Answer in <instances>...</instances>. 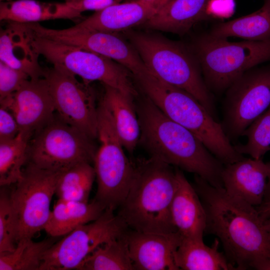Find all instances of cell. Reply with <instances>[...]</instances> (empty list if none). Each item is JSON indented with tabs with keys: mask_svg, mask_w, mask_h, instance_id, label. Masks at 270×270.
<instances>
[{
	"mask_svg": "<svg viewBox=\"0 0 270 270\" xmlns=\"http://www.w3.org/2000/svg\"><path fill=\"white\" fill-rule=\"evenodd\" d=\"M142 92L164 114L196 136L223 164L244 157L204 106L188 92L162 80L148 69L133 76Z\"/></svg>",
	"mask_w": 270,
	"mask_h": 270,
	"instance_id": "277c9868",
	"label": "cell"
},
{
	"mask_svg": "<svg viewBox=\"0 0 270 270\" xmlns=\"http://www.w3.org/2000/svg\"><path fill=\"white\" fill-rule=\"evenodd\" d=\"M209 0H170L143 26L147 28L183 34L206 17Z\"/></svg>",
	"mask_w": 270,
	"mask_h": 270,
	"instance_id": "ffe728a7",
	"label": "cell"
},
{
	"mask_svg": "<svg viewBox=\"0 0 270 270\" xmlns=\"http://www.w3.org/2000/svg\"><path fill=\"white\" fill-rule=\"evenodd\" d=\"M94 140L54 116L32 136L27 163L62 172L81 162H93L96 151Z\"/></svg>",
	"mask_w": 270,
	"mask_h": 270,
	"instance_id": "9c48e42d",
	"label": "cell"
},
{
	"mask_svg": "<svg viewBox=\"0 0 270 270\" xmlns=\"http://www.w3.org/2000/svg\"><path fill=\"white\" fill-rule=\"evenodd\" d=\"M65 2H68V3H74L78 2L80 0H64Z\"/></svg>",
	"mask_w": 270,
	"mask_h": 270,
	"instance_id": "b9f144b4",
	"label": "cell"
},
{
	"mask_svg": "<svg viewBox=\"0 0 270 270\" xmlns=\"http://www.w3.org/2000/svg\"><path fill=\"white\" fill-rule=\"evenodd\" d=\"M192 51L208 88L220 92L248 70L270 61V40L232 42L208 34L195 41Z\"/></svg>",
	"mask_w": 270,
	"mask_h": 270,
	"instance_id": "52a82bcc",
	"label": "cell"
},
{
	"mask_svg": "<svg viewBox=\"0 0 270 270\" xmlns=\"http://www.w3.org/2000/svg\"><path fill=\"white\" fill-rule=\"evenodd\" d=\"M206 214V228L222 244L236 270L251 268L270 256V239L256 208L195 175L193 185Z\"/></svg>",
	"mask_w": 270,
	"mask_h": 270,
	"instance_id": "6da1fadb",
	"label": "cell"
},
{
	"mask_svg": "<svg viewBox=\"0 0 270 270\" xmlns=\"http://www.w3.org/2000/svg\"><path fill=\"white\" fill-rule=\"evenodd\" d=\"M134 178L117 214L128 228L142 232H177L171 208L176 190V170L150 158L134 161Z\"/></svg>",
	"mask_w": 270,
	"mask_h": 270,
	"instance_id": "3957f363",
	"label": "cell"
},
{
	"mask_svg": "<svg viewBox=\"0 0 270 270\" xmlns=\"http://www.w3.org/2000/svg\"><path fill=\"white\" fill-rule=\"evenodd\" d=\"M270 106V66L254 67L226 90L221 124L230 140L242 136Z\"/></svg>",
	"mask_w": 270,
	"mask_h": 270,
	"instance_id": "7c38bea8",
	"label": "cell"
},
{
	"mask_svg": "<svg viewBox=\"0 0 270 270\" xmlns=\"http://www.w3.org/2000/svg\"><path fill=\"white\" fill-rule=\"evenodd\" d=\"M114 212L105 210L96 220L80 226L56 242L45 252L39 270H77L99 246L124 236L130 228Z\"/></svg>",
	"mask_w": 270,
	"mask_h": 270,
	"instance_id": "30bf717a",
	"label": "cell"
},
{
	"mask_svg": "<svg viewBox=\"0 0 270 270\" xmlns=\"http://www.w3.org/2000/svg\"><path fill=\"white\" fill-rule=\"evenodd\" d=\"M208 35L226 39L235 36L248 40H270V0H264L262 8L254 12L216 24Z\"/></svg>",
	"mask_w": 270,
	"mask_h": 270,
	"instance_id": "484cf974",
	"label": "cell"
},
{
	"mask_svg": "<svg viewBox=\"0 0 270 270\" xmlns=\"http://www.w3.org/2000/svg\"><path fill=\"white\" fill-rule=\"evenodd\" d=\"M138 98L134 104L140 128L139 142L150 157L194 173L213 186L223 187V164L202 142L146 96Z\"/></svg>",
	"mask_w": 270,
	"mask_h": 270,
	"instance_id": "7a4b0ae2",
	"label": "cell"
},
{
	"mask_svg": "<svg viewBox=\"0 0 270 270\" xmlns=\"http://www.w3.org/2000/svg\"><path fill=\"white\" fill-rule=\"evenodd\" d=\"M25 26L38 36L110 58L126 68L133 76L148 69L132 45L118 33L87 30L75 26L66 29H52L38 22L26 23Z\"/></svg>",
	"mask_w": 270,
	"mask_h": 270,
	"instance_id": "5bb4252c",
	"label": "cell"
},
{
	"mask_svg": "<svg viewBox=\"0 0 270 270\" xmlns=\"http://www.w3.org/2000/svg\"><path fill=\"white\" fill-rule=\"evenodd\" d=\"M80 16L81 13L66 2L14 0L0 3V20L8 22L32 23L59 18L73 20Z\"/></svg>",
	"mask_w": 270,
	"mask_h": 270,
	"instance_id": "44dd1931",
	"label": "cell"
},
{
	"mask_svg": "<svg viewBox=\"0 0 270 270\" xmlns=\"http://www.w3.org/2000/svg\"><path fill=\"white\" fill-rule=\"evenodd\" d=\"M14 0H0V2H8V1H12Z\"/></svg>",
	"mask_w": 270,
	"mask_h": 270,
	"instance_id": "7bdbcfd3",
	"label": "cell"
},
{
	"mask_svg": "<svg viewBox=\"0 0 270 270\" xmlns=\"http://www.w3.org/2000/svg\"><path fill=\"white\" fill-rule=\"evenodd\" d=\"M0 106L16 118L20 131L34 134L54 116L53 98L44 77L28 79L10 96L0 100Z\"/></svg>",
	"mask_w": 270,
	"mask_h": 270,
	"instance_id": "9a60e30c",
	"label": "cell"
},
{
	"mask_svg": "<svg viewBox=\"0 0 270 270\" xmlns=\"http://www.w3.org/2000/svg\"><path fill=\"white\" fill-rule=\"evenodd\" d=\"M100 146L93 163L97 182L94 200L114 210L124 200L134 176V161L125 154L112 116L101 98L98 106Z\"/></svg>",
	"mask_w": 270,
	"mask_h": 270,
	"instance_id": "ba28073f",
	"label": "cell"
},
{
	"mask_svg": "<svg viewBox=\"0 0 270 270\" xmlns=\"http://www.w3.org/2000/svg\"><path fill=\"white\" fill-rule=\"evenodd\" d=\"M57 238L38 242L32 238L20 240L14 251L0 254V270H39L42 256Z\"/></svg>",
	"mask_w": 270,
	"mask_h": 270,
	"instance_id": "f546056e",
	"label": "cell"
},
{
	"mask_svg": "<svg viewBox=\"0 0 270 270\" xmlns=\"http://www.w3.org/2000/svg\"><path fill=\"white\" fill-rule=\"evenodd\" d=\"M122 0H80L74 3H70L79 12L88 10L98 12L112 4L120 2Z\"/></svg>",
	"mask_w": 270,
	"mask_h": 270,
	"instance_id": "d590c367",
	"label": "cell"
},
{
	"mask_svg": "<svg viewBox=\"0 0 270 270\" xmlns=\"http://www.w3.org/2000/svg\"><path fill=\"white\" fill-rule=\"evenodd\" d=\"M19 126L12 114L0 108V141L14 138L20 132Z\"/></svg>",
	"mask_w": 270,
	"mask_h": 270,
	"instance_id": "e575fe53",
	"label": "cell"
},
{
	"mask_svg": "<svg viewBox=\"0 0 270 270\" xmlns=\"http://www.w3.org/2000/svg\"><path fill=\"white\" fill-rule=\"evenodd\" d=\"M38 54L23 33L9 22L0 34V61L27 74L30 79L43 77L44 68L38 63Z\"/></svg>",
	"mask_w": 270,
	"mask_h": 270,
	"instance_id": "cb8c5ba5",
	"label": "cell"
},
{
	"mask_svg": "<svg viewBox=\"0 0 270 270\" xmlns=\"http://www.w3.org/2000/svg\"><path fill=\"white\" fill-rule=\"evenodd\" d=\"M176 190L172 200L171 214L174 225L184 238L203 240L206 228V214L193 185L184 173L176 169Z\"/></svg>",
	"mask_w": 270,
	"mask_h": 270,
	"instance_id": "d6986e66",
	"label": "cell"
},
{
	"mask_svg": "<svg viewBox=\"0 0 270 270\" xmlns=\"http://www.w3.org/2000/svg\"><path fill=\"white\" fill-rule=\"evenodd\" d=\"M22 170L20 180L9 192L17 222L16 243L32 238L44 230L51 210L50 206L62 172L42 169L30 164Z\"/></svg>",
	"mask_w": 270,
	"mask_h": 270,
	"instance_id": "8fae6325",
	"label": "cell"
},
{
	"mask_svg": "<svg viewBox=\"0 0 270 270\" xmlns=\"http://www.w3.org/2000/svg\"><path fill=\"white\" fill-rule=\"evenodd\" d=\"M96 178L91 163H78L61 173L55 194L63 200L88 202Z\"/></svg>",
	"mask_w": 270,
	"mask_h": 270,
	"instance_id": "83f0119b",
	"label": "cell"
},
{
	"mask_svg": "<svg viewBox=\"0 0 270 270\" xmlns=\"http://www.w3.org/2000/svg\"><path fill=\"white\" fill-rule=\"evenodd\" d=\"M14 25L24 34L33 50L53 66L62 67L90 84L98 81L114 88L135 100L139 93L134 76L116 62L79 47L42 37L32 32L22 24Z\"/></svg>",
	"mask_w": 270,
	"mask_h": 270,
	"instance_id": "8992f818",
	"label": "cell"
},
{
	"mask_svg": "<svg viewBox=\"0 0 270 270\" xmlns=\"http://www.w3.org/2000/svg\"><path fill=\"white\" fill-rule=\"evenodd\" d=\"M102 99L106 106L124 148L132 153L140 141V128L134 100L119 90L102 84Z\"/></svg>",
	"mask_w": 270,
	"mask_h": 270,
	"instance_id": "7402d4cb",
	"label": "cell"
},
{
	"mask_svg": "<svg viewBox=\"0 0 270 270\" xmlns=\"http://www.w3.org/2000/svg\"><path fill=\"white\" fill-rule=\"evenodd\" d=\"M242 136L246 137V143L234 146L242 154L260 159L270 150V106L246 128Z\"/></svg>",
	"mask_w": 270,
	"mask_h": 270,
	"instance_id": "4dcf8cb0",
	"label": "cell"
},
{
	"mask_svg": "<svg viewBox=\"0 0 270 270\" xmlns=\"http://www.w3.org/2000/svg\"><path fill=\"white\" fill-rule=\"evenodd\" d=\"M124 32L151 72L191 94L214 118V99L192 50L158 34L132 30Z\"/></svg>",
	"mask_w": 270,
	"mask_h": 270,
	"instance_id": "5b68a950",
	"label": "cell"
},
{
	"mask_svg": "<svg viewBox=\"0 0 270 270\" xmlns=\"http://www.w3.org/2000/svg\"><path fill=\"white\" fill-rule=\"evenodd\" d=\"M252 268L258 270H270V256L264 258L256 262Z\"/></svg>",
	"mask_w": 270,
	"mask_h": 270,
	"instance_id": "74e56055",
	"label": "cell"
},
{
	"mask_svg": "<svg viewBox=\"0 0 270 270\" xmlns=\"http://www.w3.org/2000/svg\"><path fill=\"white\" fill-rule=\"evenodd\" d=\"M269 200H270V176L269 177L267 182L264 202H268Z\"/></svg>",
	"mask_w": 270,
	"mask_h": 270,
	"instance_id": "f35d334b",
	"label": "cell"
},
{
	"mask_svg": "<svg viewBox=\"0 0 270 270\" xmlns=\"http://www.w3.org/2000/svg\"><path fill=\"white\" fill-rule=\"evenodd\" d=\"M125 234L99 246L77 270H134Z\"/></svg>",
	"mask_w": 270,
	"mask_h": 270,
	"instance_id": "f1b7e54d",
	"label": "cell"
},
{
	"mask_svg": "<svg viewBox=\"0 0 270 270\" xmlns=\"http://www.w3.org/2000/svg\"><path fill=\"white\" fill-rule=\"evenodd\" d=\"M235 10V0H209L206 13V16L224 19L232 16Z\"/></svg>",
	"mask_w": 270,
	"mask_h": 270,
	"instance_id": "836d02e7",
	"label": "cell"
},
{
	"mask_svg": "<svg viewBox=\"0 0 270 270\" xmlns=\"http://www.w3.org/2000/svg\"><path fill=\"white\" fill-rule=\"evenodd\" d=\"M105 210L95 200L88 202L58 199L44 230L50 236H64L80 226L96 220Z\"/></svg>",
	"mask_w": 270,
	"mask_h": 270,
	"instance_id": "603a6c76",
	"label": "cell"
},
{
	"mask_svg": "<svg viewBox=\"0 0 270 270\" xmlns=\"http://www.w3.org/2000/svg\"><path fill=\"white\" fill-rule=\"evenodd\" d=\"M256 208L262 220L270 218V201L264 202Z\"/></svg>",
	"mask_w": 270,
	"mask_h": 270,
	"instance_id": "8d00e7d4",
	"label": "cell"
},
{
	"mask_svg": "<svg viewBox=\"0 0 270 270\" xmlns=\"http://www.w3.org/2000/svg\"><path fill=\"white\" fill-rule=\"evenodd\" d=\"M263 223L270 239V218L262 220Z\"/></svg>",
	"mask_w": 270,
	"mask_h": 270,
	"instance_id": "ab89813d",
	"label": "cell"
},
{
	"mask_svg": "<svg viewBox=\"0 0 270 270\" xmlns=\"http://www.w3.org/2000/svg\"><path fill=\"white\" fill-rule=\"evenodd\" d=\"M4 188L0 192V254L12 252L16 246V218L9 192Z\"/></svg>",
	"mask_w": 270,
	"mask_h": 270,
	"instance_id": "1f68e13d",
	"label": "cell"
},
{
	"mask_svg": "<svg viewBox=\"0 0 270 270\" xmlns=\"http://www.w3.org/2000/svg\"><path fill=\"white\" fill-rule=\"evenodd\" d=\"M32 135L20 131L14 138L0 141V186L15 184L21 178L27 163L29 142Z\"/></svg>",
	"mask_w": 270,
	"mask_h": 270,
	"instance_id": "4316f807",
	"label": "cell"
},
{
	"mask_svg": "<svg viewBox=\"0 0 270 270\" xmlns=\"http://www.w3.org/2000/svg\"><path fill=\"white\" fill-rule=\"evenodd\" d=\"M125 237L134 270H178L175 254L182 236L178 232L161 234L129 229Z\"/></svg>",
	"mask_w": 270,
	"mask_h": 270,
	"instance_id": "2e32d148",
	"label": "cell"
},
{
	"mask_svg": "<svg viewBox=\"0 0 270 270\" xmlns=\"http://www.w3.org/2000/svg\"><path fill=\"white\" fill-rule=\"evenodd\" d=\"M167 2L166 0L151 2L136 0L120 2L96 12L75 26L90 30L124 32L143 25Z\"/></svg>",
	"mask_w": 270,
	"mask_h": 270,
	"instance_id": "ac0fdd59",
	"label": "cell"
},
{
	"mask_svg": "<svg viewBox=\"0 0 270 270\" xmlns=\"http://www.w3.org/2000/svg\"><path fill=\"white\" fill-rule=\"evenodd\" d=\"M218 245L217 240L209 246L203 240L182 238L176 252V264L178 270H236L218 250Z\"/></svg>",
	"mask_w": 270,
	"mask_h": 270,
	"instance_id": "d4e9b609",
	"label": "cell"
},
{
	"mask_svg": "<svg viewBox=\"0 0 270 270\" xmlns=\"http://www.w3.org/2000/svg\"><path fill=\"white\" fill-rule=\"evenodd\" d=\"M56 112L66 124L90 138H98V106L90 84L81 82L64 68L53 66L44 68Z\"/></svg>",
	"mask_w": 270,
	"mask_h": 270,
	"instance_id": "4fadbf2b",
	"label": "cell"
},
{
	"mask_svg": "<svg viewBox=\"0 0 270 270\" xmlns=\"http://www.w3.org/2000/svg\"><path fill=\"white\" fill-rule=\"evenodd\" d=\"M28 79L26 73L0 61V100L14 94Z\"/></svg>",
	"mask_w": 270,
	"mask_h": 270,
	"instance_id": "d6a6232c",
	"label": "cell"
},
{
	"mask_svg": "<svg viewBox=\"0 0 270 270\" xmlns=\"http://www.w3.org/2000/svg\"><path fill=\"white\" fill-rule=\"evenodd\" d=\"M270 176V162L246 158L226 164L222 174L223 188L230 196L254 207L264 200Z\"/></svg>",
	"mask_w": 270,
	"mask_h": 270,
	"instance_id": "e0dca14e",
	"label": "cell"
},
{
	"mask_svg": "<svg viewBox=\"0 0 270 270\" xmlns=\"http://www.w3.org/2000/svg\"><path fill=\"white\" fill-rule=\"evenodd\" d=\"M139 0V1H141V2H154L160 0Z\"/></svg>",
	"mask_w": 270,
	"mask_h": 270,
	"instance_id": "60d3db41",
	"label": "cell"
}]
</instances>
